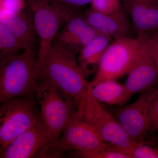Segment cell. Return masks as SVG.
<instances>
[{
    "label": "cell",
    "mask_w": 158,
    "mask_h": 158,
    "mask_svg": "<svg viewBox=\"0 0 158 158\" xmlns=\"http://www.w3.org/2000/svg\"><path fill=\"white\" fill-rule=\"evenodd\" d=\"M37 77L51 82L62 93L75 100L89 83L79 66L76 56L52 43L41 62L37 63Z\"/></svg>",
    "instance_id": "cell-1"
},
{
    "label": "cell",
    "mask_w": 158,
    "mask_h": 158,
    "mask_svg": "<svg viewBox=\"0 0 158 158\" xmlns=\"http://www.w3.org/2000/svg\"><path fill=\"white\" fill-rule=\"evenodd\" d=\"M37 53L30 50L0 61V104L18 98L35 97Z\"/></svg>",
    "instance_id": "cell-2"
},
{
    "label": "cell",
    "mask_w": 158,
    "mask_h": 158,
    "mask_svg": "<svg viewBox=\"0 0 158 158\" xmlns=\"http://www.w3.org/2000/svg\"><path fill=\"white\" fill-rule=\"evenodd\" d=\"M35 97L40 109L41 118L54 144L77 110V102L62 93L49 81L38 77Z\"/></svg>",
    "instance_id": "cell-3"
},
{
    "label": "cell",
    "mask_w": 158,
    "mask_h": 158,
    "mask_svg": "<svg viewBox=\"0 0 158 158\" xmlns=\"http://www.w3.org/2000/svg\"><path fill=\"white\" fill-rule=\"evenodd\" d=\"M77 104L83 118L93 127L102 141L115 145L132 158V152L138 143L129 136L116 118L93 97L88 88Z\"/></svg>",
    "instance_id": "cell-4"
},
{
    "label": "cell",
    "mask_w": 158,
    "mask_h": 158,
    "mask_svg": "<svg viewBox=\"0 0 158 158\" xmlns=\"http://www.w3.org/2000/svg\"><path fill=\"white\" fill-rule=\"evenodd\" d=\"M31 10L39 39L37 62L49 50L55 37L65 23L77 13L73 8L54 0H26Z\"/></svg>",
    "instance_id": "cell-5"
},
{
    "label": "cell",
    "mask_w": 158,
    "mask_h": 158,
    "mask_svg": "<svg viewBox=\"0 0 158 158\" xmlns=\"http://www.w3.org/2000/svg\"><path fill=\"white\" fill-rule=\"evenodd\" d=\"M143 40V35H139L137 38H118L110 44L89 86L108 80H116L127 74L138 57Z\"/></svg>",
    "instance_id": "cell-6"
},
{
    "label": "cell",
    "mask_w": 158,
    "mask_h": 158,
    "mask_svg": "<svg viewBox=\"0 0 158 158\" xmlns=\"http://www.w3.org/2000/svg\"><path fill=\"white\" fill-rule=\"evenodd\" d=\"M35 97H21L0 104V147L33 126L40 116Z\"/></svg>",
    "instance_id": "cell-7"
},
{
    "label": "cell",
    "mask_w": 158,
    "mask_h": 158,
    "mask_svg": "<svg viewBox=\"0 0 158 158\" xmlns=\"http://www.w3.org/2000/svg\"><path fill=\"white\" fill-rule=\"evenodd\" d=\"M109 143L104 142L93 127L82 117L78 110L72 116L58 141L47 152V157H59L63 152L98 150Z\"/></svg>",
    "instance_id": "cell-8"
},
{
    "label": "cell",
    "mask_w": 158,
    "mask_h": 158,
    "mask_svg": "<svg viewBox=\"0 0 158 158\" xmlns=\"http://www.w3.org/2000/svg\"><path fill=\"white\" fill-rule=\"evenodd\" d=\"M158 97V84L140 93L131 104L122 107L116 119L135 142H141L149 131L150 116L154 103Z\"/></svg>",
    "instance_id": "cell-9"
},
{
    "label": "cell",
    "mask_w": 158,
    "mask_h": 158,
    "mask_svg": "<svg viewBox=\"0 0 158 158\" xmlns=\"http://www.w3.org/2000/svg\"><path fill=\"white\" fill-rule=\"evenodd\" d=\"M53 144L50 134L40 116L34 125L0 147V158H43Z\"/></svg>",
    "instance_id": "cell-10"
},
{
    "label": "cell",
    "mask_w": 158,
    "mask_h": 158,
    "mask_svg": "<svg viewBox=\"0 0 158 158\" xmlns=\"http://www.w3.org/2000/svg\"><path fill=\"white\" fill-rule=\"evenodd\" d=\"M99 34L77 13L65 23L52 43L77 56Z\"/></svg>",
    "instance_id": "cell-11"
},
{
    "label": "cell",
    "mask_w": 158,
    "mask_h": 158,
    "mask_svg": "<svg viewBox=\"0 0 158 158\" xmlns=\"http://www.w3.org/2000/svg\"><path fill=\"white\" fill-rule=\"evenodd\" d=\"M135 61L127 73L125 87L132 96L158 84V69L144 41Z\"/></svg>",
    "instance_id": "cell-12"
},
{
    "label": "cell",
    "mask_w": 158,
    "mask_h": 158,
    "mask_svg": "<svg viewBox=\"0 0 158 158\" xmlns=\"http://www.w3.org/2000/svg\"><path fill=\"white\" fill-rule=\"evenodd\" d=\"M0 23L17 40L23 50L37 53L39 39L32 15L2 9L0 12Z\"/></svg>",
    "instance_id": "cell-13"
},
{
    "label": "cell",
    "mask_w": 158,
    "mask_h": 158,
    "mask_svg": "<svg viewBox=\"0 0 158 158\" xmlns=\"http://www.w3.org/2000/svg\"><path fill=\"white\" fill-rule=\"evenodd\" d=\"M83 17L99 34L115 39L128 37L130 27L128 20L122 10L105 14L90 9Z\"/></svg>",
    "instance_id": "cell-14"
},
{
    "label": "cell",
    "mask_w": 158,
    "mask_h": 158,
    "mask_svg": "<svg viewBox=\"0 0 158 158\" xmlns=\"http://www.w3.org/2000/svg\"><path fill=\"white\" fill-rule=\"evenodd\" d=\"M132 21L140 35L158 30V0H126Z\"/></svg>",
    "instance_id": "cell-15"
},
{
    "label": "cell",
    "mask_w": 158,
    "mask_h": 158,
    "mask_svg": "<svg viewBox=\"0 0 158 158\" xmlns=\"http://www.w3.org/2000/svg\"><path fill=\"white\" fill-rule=\"evenodd\" d=\"M88 89L98 102L110 106H124L132 97L124 85L119 84L116 80L104 81L91 87L88 85Z\"/></svg>",
    "instance_id": "cell-16"
},
{
    "label": "cell",
    "mask_w": 158,
    "mask_h": 158,
    "mask_svg": "<svg viewBox=\"0 0 158 158\" xmlns=\"http://www.w3.org/2000/svg\"><path fill=\"white\" fill-rule=\"evenodd\" d=\"M111 39L99 34L79 53L78 63L86 77L96 71Z\"/></svg>",
    "instance_id": "cell-17"
},
{
    "label": "cell",
    "mask_w": 158,
    "mask_h": 158,
    "mask_svg": "<svg viewBox=\"0 0 158 158\" xmlns=\"http://www.w3.org/2000/svg\"><path fill=\"white\" fill-rule=\"evenodd\" d=\"M21 50L17 40L0 23V61L19 54Z\"/></svg>",
    "instance_id": "cell-18"
},
{
    "label": "cell",
    "mask_w": 158,
    "mask_h": 158,
    "mask_svg": "<svg viewBox=\"0 0 158 158\" xmlns=\"http://www.w3.org/2000/svg\"><path fill=\"white\" fill-rule=\"evenodd\" d=\"M75 156L85 158H132L122 150L109 144L103 149L88 151L73 152Z\"/></svg>",
    "instance_id": "cell-19"
},
{
    "label": "cell",
    "mask_w": 158,
    "mask_h": 158,
    "mask_svg": "<svg viewBox=\"0 0 158 158\" xmlns=\"http://www.w3.org/2000/svg\"><path fill=\"white\" fill-rule=\"evenodd\" d=\"M91 9L105 14H111L121 10L119 0H92Z\"/></svg>",
    "instance_id": "cell-20"
},
{
    "label": "cell",
    "mask_w": 158,
    "mask_h": 158,
    "mask_svg": "<svg viewBox=\"0 0 158 158\" xmlns=\"http://www.w3.org/2000/svg\"><path fill=\"white\" fill-rule=\"evenodd\" d=\"M132 158H158V149L138 142L133 150Z\"/></svg>",
    "instance_id": "cell-21"
},
{
    "label": "cell",
    "mask_w": 158,
    "mask_h": 158,
    "mask_svg": "<svg viewBox=\"0 0 158 158\" xmlns=\"http://www.w3.org/2000/svg\"><path fill=\"white\" fill-rule=\"evenodd\" d=\"M144 41L158 69V33L156 32L151 36L144 35Z\"/></svg>",
    "instance_id": "cell-22"
},
{
    "label": "cell",
    "mask_w": 158,
    "mask_h": 158,
    "mask_svg": "<svg viewBox=\"0 0 158 158\" xmlns=\"http://www.w3.org/2000/svg\"><path fill=\"white\" fill-rule=\"evenodd\" d=\"M26 0H2L0 6L3 9L15 13L21 12L25 6Z\"/></svg>",
    "instance_id": "cell-23"
},
{
    "label": "cell",
    "mask_w": 158,
    "mask_h": 158,
    "mask_svg": "<svg viewBox=\"0 0 158 158\" xmlns=\"http://www.w3.org/2000/svg\"><path fill=\"white\" fill-rule=\"evenodd\" d=\"M158 130V97L154 103L150 116L149 131Z\"/></svg>",
    "instance_id": "cell-24"
},
{
    "label": "cell",
    "mask_w": 158,
    "mask_h": 158,
    "mask_svg": "<svg viewBox=\"0 0 158 158\" xmlns=\"http://www.w3.org/2000/svg\"><path fill=\"white\" fill-rule=\"evenodd\" d=\"M70 8L81 7L90 4L92 0H54Z\"/></svg>",
    "instance_id": "cell-25"
},
{
    "label": "cell",
    "mask_w": 158,
    "mask_h": 158,
    "mask_svg": "<svg viewBox=\"0 0 158 158\" xmlns=\"http://www.w3.org/2000/svg\"><path fill=\"white\" fill-rule=\"evenodd\" d=\"M144 1H148V0H144Z\"/></svg>",
    "instance_id": "cell-26"
},
{
    "label": "cell",
    "mask_w": 158,
    "mask_h": 158,
    "mask_svg": "<svg viewBox=\"0 0 158 158\" xmlns=\"http://www.w3.org/2000/svg\"><path fill=\"white\" fill-rule=\"evenodd\" d=\"M1 1H2V0H0V2H1Z\"/></svg>",
    "instance_id": "cell-27"
}]
</instances>
